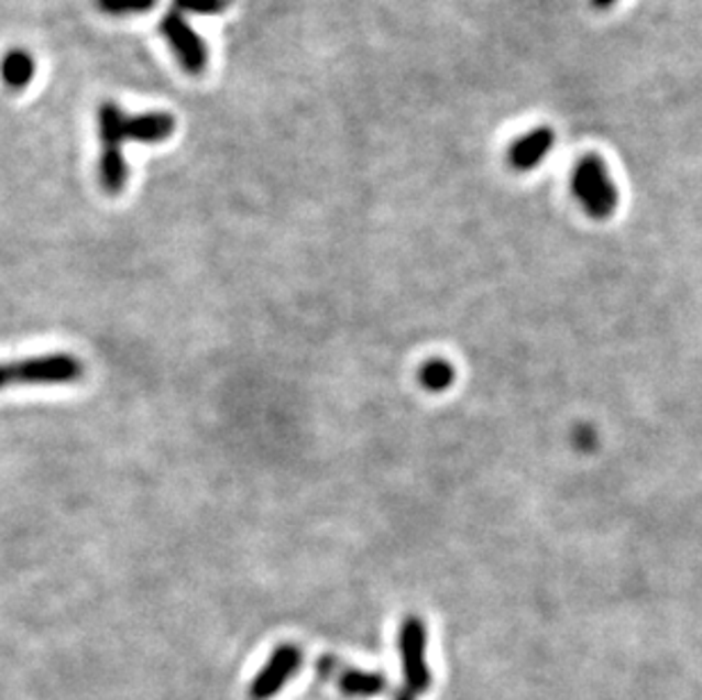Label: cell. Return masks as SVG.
Listing matches in <instances>:
<instances>
[{"label":"cell","mask_w":702,"mask_h":700,"mask_svg":"<svg viewBox=\"0 0 702 700\" xmlns=\"http://www.w3.org/2000/svg\"><path fill=\"white\" fill-rule=\"evenodd\" d=\"M175 130V119L166 112H149L128 117L119 105L102 102L98 110V132H100V164L98 175L102 189L117 196L128 183L125 144H160Z\"/></svg>","instance_id":"obj_1"},{"label":"cell","mask_w":702,"mask_h":700,"mask_svg":"<svg viewBox=\"0 0 702 700\" xmlns=\"http://www.w3.org/2000/svg\"><path fill=\"white\" fill-rule=\"evenodd\" d=\"M85 364L74 353H46L14 362H0V392L17 384H74L83 380Z\"/></svg>","instance_id":"obj_2"},{"label":"cell","mask_w":702,"mask_h":700,"mask_svg":"<svg viewBox=\"0 0 702 700\" xmlns=\"http://www.w3.org/2000/svg\"><path fill=\"white\" fill-rule=\"evenodd\" d=\"M573 196L584 212L595 221H607L618 209V187L612 181L607 164L599 155L582 157L571 175Z\"/></svg>","instance_id":"obj_3"},{"label":"cell","mask_w":702,"mask_h":700,"mask_svg":"<svg viewBox=\"0 0 702 700\" xmlns=\"http://www.w3.org/2000/svg\"><path fill=\"white\" fill-rule=\"evenodd\" d=\"M398 650L403 661L405 689L414 696L432 687V671L428 667V627L420 616H407L398 633Z\"/></svg>","instance_id":"obj_4"},{"label":"cell","mask_w":702,"mask_h":700,"mask_svg":"<svg viewBox=\"0 0 702 700\" xmlns=\"http://www.w3.org/2000/svg\"><path fill=\"white\" fill-rule=\"evenodd\" d=\"M316 674L328 682H334L339 693L348 700H369L387 691V678L382 674L348 667L334 655H321L316 661Z\"/></svg>","instance_id":"obj_5"},{"label":"cell","mask_w":702,"mask_h":700,"mask_svg":"<svg viewBox=\"0 0 702 700\" xmlns=\"http://www.w3.org/2000/svg\"><path fill=\"white\" fill-rule=\"evenodd\" d=\"M303 667V650L296 644H279L249 687V700H271L283 691Z\"/></svg>","instance_id":"obj_6"},{"label":"cell","mask_w":702,"mask_h":700,"mask_svg":"<svg viewBox=\"0 0 702 700\" xmlns=\"http://www.w3.org/2000/svg\"><path fill=\"white\" fill-rule=\"evenodd\" d=\"M160 32L164 34V40L168 42L171 51L178 57L180 66L185 68L187 74L198 76L205 72L207 66V48L205 42L198 37L196 30L187 23V19L183 17V12L171 10L162 23H160Z\"/></svg>","instance_id":"obj_7"},{"label":"cell","mask_w":702,"mask_h":700,"mask_svg":"<svg viewBox=\"0 0 702 700\" xmlns=\"http://www.w3.org/2000/svg\"><path fill=\"white\" fill-rule=\"evenodd\" d=\"M552 146H555V130L552 128H548V125L533 128L530 132H525L512 144L507 162L518 173L533 171L541 162H546Z\"/></svg>","instance_id":"obj_8"},{"label":"cell","mask_w":702,"mask_h":700,"mask_svg":"<svg viewBox=\"0 0 702 700\" xmlns=\"http://www.w3.org/2000/svg\"><path fill=\"white\" fill-rule=\"evenodd\" d=\"M454 378H458V371H454V367L443 358L428 360L418 371V382L424 384V390L430 394L448 392L452 387Z\"/></svg>","instance_id":"obj_9"},{"label":"cell","mask_w":702,"mask_h":700,"mask_svg":"<svg viewBox=\"0 0 702 700\" xmlns=\"http://www.w3.org/2000/svg\"><path fill=\"white\" fill-rule=\"evenodd\" d=\"M0 74L10 89H23L34 76V59L25 51H10L0 64Z\"/></svg>","instance_id":"obj_10"},{"label":"cell","mask_w":702,"mask_h":700,"mask_svg":"<svg viewBox=\"0 0 702 700\" xmlns=\"http://www.w3.org/2000/svg\"><path fill=\"white\" fill-rule=\"evenodd\" d=\"M96 3L105 14L130 17V14L151 12L157 0H96Z\"/></svg>","instance_id":"obj_11"},{"label":"cell","mask_w":702,"mask_h":700,"mask_svg":"<svg viewBox=\"0 0 702 700\" xmlns=\"http://www.w3.org/2000/svg\"><path fill=\"white\" fill-rule=\"evenodd\" d=\"M173 8L183 14L189 12L198 17H215L230 8V0H173Z\"/></svg>","instance_id":"obj_12"},{"label":"cell","mask_w":702,"mask_h":700,"mask_svg":"<svg viewBox=\"0 0 702 700\" xmlns=\"http://www.w3.org/2000/svg\"><path fill=\"white\" fill-rule=\"evenodd\" d=\"M593 444H595V433L589 426H580L575 430V446L589 450V448H593Z\"/></svg>","instance_id":"obj_13"},{"label":"cell","mask_w":702,"mask_h":700,"mask_svg":"<svg viewBox=\"0 0 702 700\" xmlns=\"http://www.w3.org/2000/svg\"><path fill=\"white\" fill-rule=\"evenodd\" d=\"M616 3H618V0H591V6H593L595 10H601V12L612 10Z\"/></svg>","instance_id":"obj_14"},{"label":"cell","mask_w":702,"mask_h":700,"mask_svg":"<svg viewBox=\"0 0 702 700\" xmlns=\"http://www.w3.org/2000/svg\"><path fill=\"white\" fill-rule=\"evenodd\" d=\"M394 700H418L412 691H407V689H401L396 696H394Z\"/></svg>","instance_id":"obj_15"}]
</instances>
